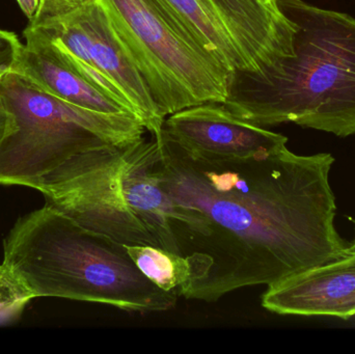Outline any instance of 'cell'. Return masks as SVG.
Here are the masks:
<instances>
[{"instance_id":"cell-1","label":"cell","mask_w":355,"mask_h":354,"mask_svg":"<svg viewBox=\"0 0 355 354\" xmlns=\"http://www.w3.org/2000/svg\"><path fill=\"white\" fill-rule=\"evenodd\" d=\"M154 137L173 232L189 265L180 297L216 303L350 253L335 226L331 154L298 155L284 145L246 158L204 157L162 131Z\"/></svg>"},{"instance_id":"cell-2","label":"cell","mask_w":355,"mask_h":354,"mask_svg":"<svg viewBox=\"0 0 355 354\" xmlns=\"http://www.w3.org/2000/svg\"><path fill=\"white\" fill-rule=\"evenodd\" d=\"M297 25L294 56L260 72L231 73L223 105L258 126L294 123L355 134V18L304 0H277Z\"/></svg>"},{"instance_id":"cell-3","label":"cell","mask_w":355,"mask_h":354,"mask_svg":"<svg viewBox=\"0 0 355 354\" xmlns=\"http://www.w3.org/2000/svg\"><path fill=\"white\" fill-rule=\"evenodd\" d=\"M2 263L33 299L87 301L141 314L174 309L179 299L146 278L124 245L47 205L15 222L3 241Z\"/></svg>"},{"instance_id":"cell-4","label":"cell","mask_w":355,"mask_h":354,"mask_svg":"<svg viewBox=\"0 0 355 354\" xmlns=\"http://www.w3.org/2000/svg\"><path fill=\"white\" fill-rule=\"evenodd\" d=\"M160 163L159 141L143 137L77 154L29 187L44 195L45 205L87 230L124 245H151L180 255Z\"/></svg>"},{"instance_id":"cell-5","label":"cell","mask_w":355,"mask_h":354,"mask_svg":"<svg viewBox=\"0 0 355 354\" xmlns=\"http://www.w3.org/2000/svg\"><path fill=\"white\" fill-rule=\"evenodd\" d=\"M0 89L14 130L0 145V184L31 186L73 156L143 139L146 128L131 114H105L73 105L15 72Z\"/></svg>"},{"instance_id":"cell-6","label":"cell","mask_w":355,"mask_h":354,"mask_svg":"<svg viewBox=\"0 0 355 354\" xmlns=\"http://www.w3.org/2000/svg\"><path fill=\"white\" fill-rule=\"evenodd\" d=\"M164 116L223 103L231 71L162 0H98Z\"/></svg>"},{"instance_id":"cell-7","label":"cell","mask_w":355,"mask_h":354,"mask_svg":"<svg viewBox=\"0 0 355 354\" xmlns=\"http://www.w3.org/2000/svg\"><path fill=\"white\" fill-rule=\"evenodd\" d=\"M231 71L260 72L294 56L297 25L277 1L162 0Z\"/></svg>"},{"instance_id":"cell-8","label":"cell","mask_w":355,"mask_h":354,"mask_svg":"<svg viewBox=\"0 0 355 354\" xmlns=\"http://www.w3.org/2000/svg\"><path fill=\"white\" fill-rule=\"evenodd\" d=\"M162 133L193 155L246 158L287 145L288 137L246 122L221 103L198 104L166 116Z\"/></svg>"},{"instance_id":"cell-9","label":"cell","mask_w":355,"mask_h":354,"mask_svg":"<svg viewBox=\"0 0 355 354\" xmlns=\"http://www.w3.org/2000/svg\"><path fill=\"white\" fill-rule=\"evenodd\" d=\"M262 307L283 316H355V253L267 287Z\"/></svg>"},{"instance_id":"cell-10","label":"cell","mask_w":355,"mask_h":354,"mask_svg":"<svg viewBox=\"0 0 355 354\" xmlns=\"http://www.w3.org/2000/svg\"><path fill=\"white\" fill-rule=\"evenodd\" d=\"M71 16L87 33L89 54L95 66L122 91L146 130L153 136L159 135L166 116L156 105L141 73L119 41L103 6L96 0Z\"/></svg>"},{"instance_id":"cell-11","label":"cell","mask_w":355,"mask_h":354,"mask_svg":"<svg viewBox=\"0 0 355 354\" xmlns=\"http://www.w3.org/2000/svg\"><path fill=\"white\" fill-rule=\"evenodd\" d=\"M23 35L25 44L12 72L26 77L44 91L73 105L105 114H131L71 67L43 30L28 25Z\"/></svg>"},{"instance_id":"cell-12","label":"cell","mask_w":355,"mask_h":354,"mask_svg":"<svg viewBox=\"0 0 355 354\" xmlns=\"http://www.w3.org/2000/svg\"><path fill=\"white\" fill-rule=\"evenodd\" d=\"M125 247L146 278L162 290L179 294L180 288L189 278V265L183 256L151 245Z\"/></svg>"},{"instance_id":"cell-13","label":"cell","mask_w":355,"mask_h":354,"mask_svg":"<svg viewBox=\"0 0 355 354\" xmlns=\"http://www.w3.org/2000/svg\"><path fill=\"white\" fill-rule=\"evenodd\" d=\"M33 294L4 265L0 264V322L18 319Z\"/></svg>"},{"instance_id":"cell-14","label":"cell","mask_w":355,"mask_h":354,"mask_svg":"<svg viewBox=\"0 0 355 354\" xmlns=\"http://www.w3.org/2000/svg\"><path fill=\"white\" fill-rule=\"evenodd\" d=\"M94 1L96 0H37V10L28 25L37 26L47 21L62 18Z\"/></svg>"},{"instance_id":"cell-15","label":"cell","mask_w":355,"mask_h":354,"mask_svg":"<svg viewBox=\"0 0 355 354\" xmlns=\"http://www.w3.org/2000/svg\"><path fill=\"white\" fill-rule=\"evenodd\" d=\"M22 44L14 33L0 29V73L12 72Z\"/></svg>"},{"instance_id":"cell-16","label":"cell","mask_w":355,"mask_h":354,"mask_svg":"<svg viewBox=\"0 0 355 354\" xmlns=\"http://www.w3.org/2000/svg\"><path fill=\"white\" fill-rule=\"evenodd\" d=\"M2 75L3 74L0 73V81H1ZM12 130H14V121H12V114L4 105L1 89H0V145L3 139L12 132Z\"/></svg>"},{"instance_id":"cell-17","label":"cell","mask_w":355,"mask_h":354,"mask_svg":"<svg viewBox=\"0 0 355 354\" xmlns=\"http://www.w3.org/2000/svg\"><path fill=\"white\" fill-rule=\"evenodd\" d=\"M17 2L28 20H33L37 8V0H17Z\"/></svg>"},{"instance_id":"cell-18","label":"cell","mask_w":355,"mask_h":354,"mask_svg":"<svg viewBox=\"0 0 355 354\" xmlns=\"http://www.w3.org/2000/svg\"><path fill=\"white\" fill-rule=\"evenodd\" d=\"M350 251H352V253H355V237L354 241H352V242L350 243Z\"/></svg>"},{"instance_id":"cell-19","label":"cell","mask_w":355,"mask_h":354,"mask_svg":"<svg viewBox=\"0 0 355 354\" xmlns=\"http://www.w3.org/2000/svg\"><path fill=\"white\" fill-rule=\"evenodd\" d=\"M264 1H277V0H264Z\"/></svg>"}]
</instances>
